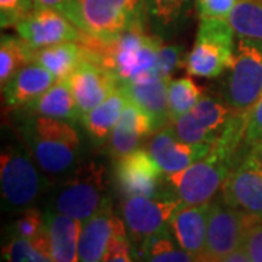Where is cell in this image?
<instances>
[{
    "mask_svg": "<svg viewBox=\"0 0 262 262\" xmlns=\"http://www.w3.org/2000/svg\"><path fill=\"white\" fill-rule=\"evenodd\" d=\"M146 22H136L124 29L108 44H101L86 37V56L105 67L118 82L124 83L147 75L159 73V47L163 38L146 31Z\"/></svg>",
    "mask_w": 262,
    "mask_h": 262,
    "instance_id": "cell-1",
    "label": "cell"
},
{
    "mask_svg": "<svg viewBox=\"0 0 262 262\" xmlns=\"http://www.w3.org/2000/svg\"><path fill=\"white\" fill-rule=\"evenodd\" d=\"M20 134L29 153L48 177L64 178L77 168L82 141L70 121L29 114L22 122Z\"/></svg>",
    "mask_w": 262,
    "mask_h": 262,
    "instance_id": "cell-2",
    "label": "cell"
},
{
    "mask_svg": "<svg viewBox=\"0 0 262 262\" xmlns=\"http://www.w3.org/2000/svg\"><path fill=\"white\" fill-rule=\"evenodd\" d=\"M111 201L106 196L105 169L89 162L66 175L53 192L50 210L86 222Z\"/></svg>",
    "mask_w": 262,
    "mask_h": 262,
    "instance_id": "cell-3",
    "label": "cell"
},
{
    "mask_svg": "<svg viewBox=\"0 0 262 262\" xmlns=\"http://www.w3.org/2000/svg\"><path fill=\"white\" fill-rule=\"evenodd\" d=\"M234 32L229 19H200L196 38L185 58L188 75L214 79L234 63Z\"/></svg>",
    "mask_w": 262,
    "mask_h": 262,
    "instance_id": "cell-4",
    "label": "cell"
},
{
    "mask_svg": "<svg viewBox=\"0 0 262 262\" xmlns=\"http://www.w3.org/2000/svg\"><path fill=\"white\" fill-rule=\"evenodd\" d=\"M42 169L29 150L8 146L0 156V187L3 204L12 210L29 208L48 187Z\"/></svg>",
    "mask_w": 262,
    "mask_h": 262,
    "instance_id": "cell-5",
    "label": "cell"
},
{
    "mask_svg": "<svg viewBox=\"0 0 262 262\" xmlns=\"http://www.w3.org/2000/svg\"><path fill=\"white\" fill-rule=\"evenodd\" d=\"M77 27L91 39L108 44L136 22H146L144 0H76Z\"/></svg>",
    "mask_w": 262,
    "mask_h": 262,
    "instance_id": "cell-6",
    "label": "cell"
},
{
    "mask_svg": "<svg viewBox=\"0 0 262 262\" xmlns=\"http://www.w3.org/2000/svg\"><path fill=\"white\" fill-rule=\"evenodd\" d=\"M223 99L233 111H249L262 95V41L237 37L234 63L223 83Z\"/></svg>",
    "mask_w": 262,
    "mask_h": 262,
    "instance_id": "cell-7",
    "label": "cell"
},
{
    "mask_svg": "<svg viewBox=\"0 0 262 262\" xmlns=\"http://www.w3.org/2000/svg\"><path fill=\"white\" fill-rule=\"evenodd\" d=\"M232 166L225 160L208 153L204 159L175 173L165 175V181L172 191L187 206L211 203L214 195L222 191Z\"/></svg>",
    "mask_w": 262,
    "mask_h": 262,
    "instance_id": "cell-8",
    "label": "cell"
},
{
    "mask_svg": "<svg viewBox=\"0 0 262 262\" xmlns=\"http://www.w3.org/2000/svg\"><path fill=\"white\" fill-rule=\"evenodd\" d=\"M261 215L249 214L226 204L223 200L211 203L204 256L220 262L225 256L241 249L245 234L253 220Z\"/></svg>",
    "mask_w": 262,
    "mask_h": 262,
    "instance_id": "cell-9",
    "label": "cell"
},
{
    "mask_svg": "<svg viewBox=\"0 0 262 262\" xmlns=\"http://www.w3.org/2000/svg\"><path fill=\"white\" fill-rule=\"evenodd\" d=\"M184 203L169 196H125L121 204L122 222L134 241L143 242L169 229V222Z\"/></svg>",
    "mask_w": 262,
    "mask_h": 262,
    "instance_id": "cell-10",
    "label": "cell"
},
{
    "mask_svg": "<svg viewBox=\"0 0 262 262\" xmlns=\"http://www.w3.org/2000/svg\"><path fill=\"white\" fill-rule=\"evenodd\" d=\"M15 31L31 48H44L61 42H83L88 37L69 18L57 10L35 8L24 18Z\"/></svg>",
    "mask_w": 262,
    "mask_h": 262,
    "instance_id": "cell-11",
    "label": "cell"
},
{
    "mask_svg": "<svg viewBox=\"0 0 262 262\" xmlns=\"http://www.w3.org/2000/svg\"><path fill=\"white\" fill-rule=\"evenodd\" d=\"M226 204L262 217V166L246 151L230 169L222 187Z\"/></svg>",
    "mask_w": 262,
    "mask_h": 262,
    "instance_id": "cell-12",
    "label": "cell"
},
{
    "mask_svg": "<svg viewBox=\"0 0 262 262\" xmlns=\"http://www.w3.org/2000/svg\"><path fill=\"white\" fill-rule=\"evenodd\" d=\"M115 178L124 196H162L165 173L149 150L136 149L117 160Z\"/></svg>",
    "mask_w": 262,
    "mask_h": 262,
    "instance_id": "cell-13",
    "label": "cell"
},
{
    "mask_svg": "<svg viewBox=\"0 0 262 262\" xmlns=\"http://www.w3.org/2000/svg\"><path fill=\"white\" fill-rule=\"evenodd\" d=\"M67 79L80 117L102 103L115 89H118L115 77L88 56Z\"/></svg>",
    "mask_w": 262,
    "mask_h": 262,
    "instance_id": "cell-14",
    "label": "cell"
},
{
    "mask_svg": "<svg viewBox=\"0 0 262 262\" xmlns=\"http://www.w3.org/2000/svg\"><path fill=\"white\" fill-rule=\"evenodd\" d=\"M213 144L208 143H185L177 137L172 124L156 131L149 141V153L156 160L165 175L175 173L191 166L198 160L204 159L210 153Z\"/></svg>",
    "mask_w": 262,
    "mask_h": 262,
    "instance_id": "cell-15",
    "label": "cell"
},
{
    "mask_svg": "<svg viewBox=\"0 0 262 262\" xmlns=\"http://www.w3.org/2000/svg\"><path fill=\"white\" fill-rule=\"evenodd\" d=\"M168 82L169 80L160 75H147L120 86L125 98L130 102L136 103L151 118L155 133L172 124L169 111Z\"/></svg>",
    "mask_w": 262,
    "mask_h": 262,
    "instance_id": "cell-16",
    "label": "cell"
},
{
    "mask_svg": "<svg viewBox=\"0 0 262 262\" xmlns=\"http://www.w3.org/2000/svg\"><path fill=\"white\" fill-rule=\"evenodd\" d=\"M127 233L122 219L113 213L111 203L82 225L79 241L80 262H101L114 236Z\"/></svg>",
    "mask_w": 262,
    "mask_h": 262,
    "instance_id": "cell-17",
    "label": "cell"
},
{
    "mask_svg": "<svg viewBox=\"0 0 262 262\" xmlns=\"http://www.w3.org/2000/svg\"><path fill=\"white\" fill-rule=\"evenodd\" d=\"M210 210L211 203L198 206L182 204L169 222L170 232L179 246L196 256H203L206 251Z\"/></svg>",
    "mask_w": 262,
    "mask_h": 262,
    "instance_id": "cell-18",
    "label": "cell"
},
{
    "mask_svg": "<svg viewBox=\"0 0 262 262\" xmlns=\"http://www.w3.org/2000/svg\"><path fill=\"white\" fill-rule=\"evenodd\" d=\"M56 83V77L46 67L28 63L3 86V96L9 106L19 108L34 102Z\"/></svg>",
    "mask_w": 262,
    "mask_h": 262,
    "instance_id": "cell-19",
    "label": "cell"
},
{
    "mask_svg": "<svg viewBox=\"0 0 262 262\" xmlns=\"http://www.w3.org/2000/svg\"><path fill=\"white\" fill-rule=\"evenodd\" d=\"M150 133H155L151 118L136 103L127 99L121 120L111 133L110 149L113 156L121 158L124 155H128L139 149L141 140L149 136Z\"/></svg>",
    "mask_w": 262,
    "mask_h": 262,
    "instance_id": "cell-20",
    "label": "cell"
},
{
    "mask_svg": "<svg viewBox=\"0 0 262 262\" xmlns=\"http://www.w3.org/2000/svg\"><path fill=\"white\" fill-rule=\"evenodd\" d=\"M53 262H80L79 241L83 222L70 215L48 211L46 214Z\"/></svg>",
    "mask_w": 262,
    "mask_h": 262,
    "instance_id": "cell-21",
    "label": "cell"
},
{
    "mask_svg": "<svg viewBox=\"0 0 262 262\" xmlns=\"http://www.w3.org/2000/svg\"><path fill=\"white\" fill-rule=\"evenodd\" d=\"M86 58V50L82 42H61L56 46L31 50V63L46 67L56 80L67 79Z\"/></svg>",
    "mask_w": 262,
    "mask_h": 262,
    "instance_id": "cell-22",
    "label": "cell"
},
{
    "mask_svg": "<svg viewBox=\"0 0 262 262\" xmlns=\"http://www.w3.org/2000/svg\"><path fill=\"white\" fill-rule=\"evenodd\" d=\"M25 108L29 114L60 118L67 121L80 120L69 79L56 80V83L46 94L41 95L34 102L28 103Z\"/></svg>",
    "mask_w": 262,
    "mask_h": 262,
    "instance_id": "cell-23",
    "label": "cell"
},
{
    "mask_svg": "<svg viewBox=\"0 0 262 262\" xmlns=\"http://www.w3.org/2000/svg\"><path fill=\"white\" fill-rule=\"evenodd\" d=\"M125 105L127 98L118 88L102 103L95 106L89 113L83 114L80 117V121L95 140L101 141L106 139L117 127Z\"/></svg>",
    "mask_w": 262,
    "mask_h": 262,
    "instance_id": "cell-24",
    "label": "cell"
},
{
    "mask_svg": "<svg viewBox=\"0 0 262 262\" xmlns=\"http://www.w3.org/2000/svg\"><path fill=\"white\" fill-rule=\"evenodd\" d=\"M147 25L156 35L166 37L178 31L192 6V0H144Z\"/></svg>",
    "mask_w": 262,
    "mask_h": 262,
    "instance_id": "cell-25",
    "label": "cell"
},
{
    "mask_svg": "<svg viewBox=\"0 0 262 262\" xmlns=\"http://www.w3.org/2000/svg\"><path fill=\"white\" fill-rule=\"evenodd\" d=\"M203 258L204 255L196 256L182 249L175 241L170 227L144 239L139 255L140 262H201Z\"/></svg>",
    "mask_w": 262,
    "mask_h": 262,
    "instance_id": "cell-26",
    "label": "cell"
},
{
    "mask_svg": "<svg viewBox=\"0 0 262 262\" xmlns=\"http://www.w3.org/2000/svg\"><path fill=\"white\" fill-rule=\"evenodd\" d=\"M31 50L22 38L2 35L0 41V83L6 86L19 70L31 63Z\"/></svg>",
    "mask_w": 262,
    "mask_h": 262,
    "instance_id": "cell-27",
    "label": "cell"
},
{
    "mask_svg": "<svg viewBox=\"0 0 262 262\" xmlns=\"http://www.w3.org/2000/svg\"><path fill=\"white\" fill-rule=\"evenodd\" d=\"M229 22L236 37L262 41V0H239Z\"/></svg>",
    "mask_w": 262,
    "mask_h": 262,
    "instance_id": "cell-28",
    "label": "cell"
},
{
    "mask_svg": "<svg viewBox=\"0 0 262 262\" xmlns=\"http://www.w3.org/2000/svg\"><path fill=\"white\" fill-rule=\"evenodd\" d=\"M8 262H53L50 252L47 229L35 239H24L15 236L3 249Z\"/></svg>",
    "mask_w": 262,
    "mask_h": 262,
    "instance_id": "cell-29",
    "label": "cell"
},
{
    "mask_svg": "<svg viewBox=\"0 0 262 262\" xmlns=\"http://www.w3.org/2000/svg\"><path fill=\"white\" fill-rule=\"evenodd\" d=\"M168 98L170 120L173 122L195 106L203 98V91L189 77L170 79L168 82Z\"/></svg>",
    "mask_w": 262,
    "mask_h": 262,
    "instance_id": "cell-30",
    "label": "cell"
},
{
    "mask_svg": "<svg viewBox=\"0 0 262 262\" xmlns=\"http://www.w3.org/2000/svg\"><path fill=\"white\" fill-rule=\"evenodd\" d=\"M189 113L194 115L196 121L211 136L217 139L219 133L229 120V117L232 115L233 110L227 103L219 102L210 96H203Z\"/></svg>",
    "mask_w": 262,
    "mask_h": 262,
    "instance_id": "cell-31",
    "label": "cell"
},
{
    "mask_svg": "<svg viewBox=\"0 0 262 262\" xmlns=\"http://www.w3.org/2000/svg\"><path fill=\"white\" fill-rule=\"evenodd\" d=\"M173 131L181 141L200 144V143H208L213 144L215 141L214 136H211L208 131L196 121L191 113L184 114L175 121L172 122Z\"/></svg>",
    "mask_w": 262,
    "mask_h": 262,
    "instance_id": "cell-32",
    "label": "cell"
},
{
    "mask_svg": "<svg viewBox=\"0 0 262 262\" xmlns=\"http://www.w3.org/2000/svg\"><path fill=\"white\" fill-rule=\"evenodd\" d=\"M34 9H35L34 0H0L2 28H15Z\"/></svg>",
    "mask_w": 262,
    "mask_h": 262,
    "instance_id": "cell-33",
    "label": "cell"
},
{
    "mask_svg": "<svg viewBox=\"0 0 262 262\" xmlns=\"http://www.w3.org/2000/svg\"><path fill=\"white\" fill-rule=\"evenodd\" d=\"M47 229L46 215H42L37 208H25V211L15 223V236L24 239H35Z\"/></svg>",
    "mask_w": 262,
    "mask_h": 262,
    "instance_id": "cell-34",
    "label": "cell"
},
{
    "mask_svg": "<svg viewBox=\"0 0 262 262\" xmlns=\"http://www.w3.org/2000/svg\"><path fill=\"white\" fill-rule=\"evenodd\" d=\"M239 0H194L200 19H229Z\"/></svg>",
    "mask_w": 262,
    "mask_h": 262,
    "instance_id": "cell-35",
    "label": "cell"
},
{
    "mask_svg": "<svg viewBox=\"0 0 262 262\" xmlns=\"http://www.w3.org/2000/svg\"><path fill=\"white\" fill-rule=\"evenodd\" d=\"M182 64V47L173 44H163L159 47V73L166 80Z\"/></svg>",
    "mask_w": 262,
    "mask_h": 262,
    "instance_id": "cell-36",
    "label": "cell"
},
{
    "mask_svg": "<svg viewBox=\"0 0 262 262\" xmlns=\"http://www.w3.org/2000/svg\"><path fill=\"white\" fill-rule=\"evenodd\" d=\"M242 249L252 262H262V217H256L249 226Z\"/></svg>",
    "mask_w": 262,
    "mask_h": 262,
    "instance_id": "cell-37",
    "label": "cell"
},
{
    "mask_svg": "<svg viewBox=\"0 0 262 262\" xmlns=\"http://www.w3.org/2000/svg\"><path fill=\"white\" fill-rule=\"evenodd\" d=\"M262 141V95L249 110L248 125L245 133V149L249 150L252 146Z\"/></svg>",
    "mask_w": 262,
    "mask_h": 262,
    "instance_id": "cell-38",
    "label": "cell"
},
{
    "mask_svg": "<svg viewBox=\"0 0 262 262\" xmlns=\"http://www.w3.org/2000/svg\"><path fill=\"white\" fill-rule=\"evenodd\" d=\"M101 262H133L130 242L127 239V233L114 236L110 242L106 252L103 253Z\"/></svg>",
    "mask_w": 262,
    "mask_h": 262,
    "instance_id": "cell-39",
    "label": "cell"
},
{
    "mask_svg": "<svg viewBox=\"0 0 262 262\" xmlns=\"http://www.w3.org/2000/svg\"><path fill=\"white\" fill-rule=\"evenodd\" d=\"M35 8H47L63 13L66 18H69L76 27L79 24L77 15V3L76 0H34ZM79 28V27H77Z\"/></svg>",
    "mask_w": 262,
    "mask_h": 262,
    "instance_id": "cell-40",
    "label": "cell"
},
{
    "mask_svg": "<svg viewBox=\"0 0 262 262\" xmlns=\"http://www.w3.org/2000/svg\"><path fill=\"white\" fill-rule=\"evenodd\" d=\"M220 262H252V261L248 258V255H246L244 249L241 248V249L234 251L233 253H230V255L225 256V258H223Z\"/></svg>",
    "mask_w": 262,
    "mask_h": 262,
    "instance_id": "cell-41",
    "label": "cell"
},
{
    "mask_svg": "<svg viewBox=\"0 0 262 262\" xmlns=\"http://www.w3.org/2000/svg\"><path fill=\"white\" fill-rule=\"evenodd\" d=\"M248 153L262 166V141L258 143V144H255V146H252L251 149L248 150Z\"/></svg>",
    "mask_w": 262,
    "mask_h": 262,
    "instance_id": "cell-42",
    "label": "cell"
},
{
    "mask_svg": "<svg viewBox=\"0 0 262 262\" xmlns=\"http://www.w3.org/2000/svg\"><path fill=\"white\" fill-rule=\"evenodd\" d=\"M201 262H213V261H210V259H207L206 256H204V258H203V261Z\"/></svg>",
    "mask_w": 262,
    "mask_h": 262,
    "instance_id": "cell-43",
    "label": "cell"
}]
</instances>
